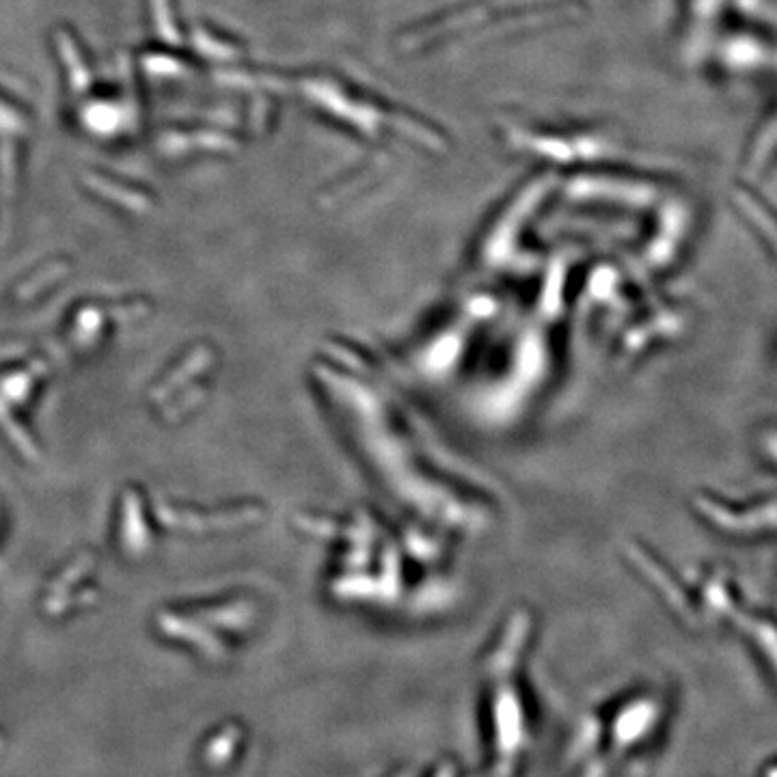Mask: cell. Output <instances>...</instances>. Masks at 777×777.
I'll return each mask as SVG.
<instances>
[{"instance_id": "1", "label": "cell", "mask_w": 777, "mask_h": 777, "mask_svg": "<svg viewBox=\"0 0 777 777\" xmlns=\"http://www.w3.org/2000/svg\"><path fill=\"white\" fill-rule=\"evenodd\" d=\"M0 426L5 428V432H7L9 439L18 445V449H20V452H22L26 458H29V460H37V447L31 443L29 436H26V434L22 432L20 426L13 424L11 417H9V413L5 411L3 402H0Z\"/></svg>"}]
</instances>
